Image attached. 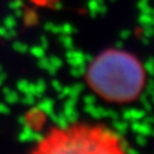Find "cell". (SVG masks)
Returning a JSON list of instances; mask_svg holds the SVG:
<instances>
[{
    "label": "cell",
    "mask_w": 154,
    "mask_h": 154,
    "mask_svg": "<svg viewBox=\"0 0 154 154\" xmlns=\"http://www.w3.org/2000/svg\"><path fill=\"white\" fill-rule=\"evenodd\" d=\"M153 80L152 79H149L148 80V83H147V88H146V92H147V96L148 97H153V95H154V90H153Z\"/></svg>",
    "instance_id": "cell-38"
},
{
    "label": "cell",
    "mask_w": 154,
    "mask_h": 154,
    "mask_svg": "<svg viewBox=\"0 0 154 154\" xmlns=\"http://www.w3.org/2000/svg\"><path fill=\"white\" fill-rule=\"evenodd\" d=\"M10 90H11V89H10L9 86H4V88H3V94H4V95H6V94H8Z\"/></svg>",
    "instance_id": "cell-54"
},
{
    "label": "cell",
    "mask_w": 154,
    "mask_h": 154,
    "mask_svg": "<svg viewBox=\"0 0 154 154\" xmlns=\"http://www.w3.org/2000/svg\"><path fill=\"white\" fill-rule=\"evenodd\" d=\"M22 5H23L22 0H11V2L9 3V8H10L12 11H14V10H16V9L22 8Z\"/></svg>",
    "instance_id": "cell-37"
},
{
    "label": "cell",
    "mask_w": 154,
    "mask_h": 154,
    "mask_svg": "<svg viewBox=\"0 0 154 154\" xmlns=\"http://www.w3.org/2000/svg\"><path fill=\"white\" fill-rule=\"evenodd\" d=\"M49 44H50V43H49V39H48V38H46L45 35H42V36H40V44H39V45L46 51V50L49 49Z\"/></svg>",
    "instance_id": "cell-41"
},
{
    "label": "cell",
    "mask_w": 154,
    "mask_h": 154,
    "mask_svg": "<svg viewBox=\"0 0 154 154\" xmlns=\"http://www.w3.org/2000/svg\"><path fill=\"white\" fill-rule=\"evenodd\" d=\"M6 28H16L17 26V18L14 16V15H10V16H6L4 18V24Z\"/></svg>",
    "instance_id": "cell-22"
},
{
    "label": "cell",
    "mask_w": 154,
    "mask_h": 154,
    "mask_svg": "<svg viewBox=\"0 0 154 154\" xmlns=\"http://www.w3.org/2000/svg\"><path fill=\"white\" fill-rule=\"evenodd\" d=\"M60 43L63 45V48H64L66 50L74 49L73 39L70 38V35H68V34H61V36H60Z\"/></svg>",
    "instance_id": "cell-14"
},
{
    "label": "cell",
    "mask_w": 154,
    "mask_h": 154,
    "mask_svg": "<svg viewBox=\"0 0 154 154\" xmlns=\"http://www.w3.org/2000/svg\"><path fill=\"white\" fill-rule=\"evenodd\" d=\"M131 130L135 132V134H142L144 136H152L153 134V129H152V125L150 124H147V123H141L140 120H134L132 124L130 125Z\"/></svg>",
    "instance_id": "cell-4"
},
{
    "label": "cell",
    "mask_w": 154,
    "mask_h": 154,
    "mask_svg": "<svg viewBox=\"0 0 154 154\" xmlns=\"http://www.w3.org/2000/svg\"><path fill=\"white\" fill-rule=\"evenodd\" d=\"M28 50H29V52H30L35 58H38V60L45 56V50H44L40 45H34V46L29 48Z\"/></svg>",
    "instance_id": "cell-17"
},
{
    "label": "cell",
    "mask_w": 154,
    "mask_h": 154,
    "mask_svg": "<svg viewBox=\"0 0 154 154\" xmlns=\"http://www.w3.org/2000/svg\"><path fill=\"white\" fill-rule=\"evenodd\" d=\"M125 153H128V154H138V150H137L136 148H131V147H128V148L125 149Z\"/></svg>",
    "instance_id": "cell-49"
},
{
    "label": "cell",
    "mask_w": 154,
    "mask_h": 154,
    "mask_svg": "<svg viewBox=\"0 0 154 154\" xmlns=\"http://www.w3.org/2000/svg\"><path fill=\"white\" fill-rule=\"evenodd\" d=\"M86 73V66H75L70 68V74L74 78H82Z\"/></svg>",
    "instance_id": "cell-15"
},
{
    "label": "cell",
    "mask_w": 154,
    "mask_h": 154,
    "mask_svg": "<svg viewBox=\"0 0 154 154\" xmlns=\"http://www.w3.org/2000/svg\"><path fill=\"white\" fill-rule=\"evenodd\" d=\"M75 32H76V28L73 24H70V23H63L62 26H60V34H68V35H70V34H73Z\"/></svg>",
    "instance_id": "cell-19"
},
{
    "label": "cell",
    "mask_w": 154,
    "mask_h": 154,
    "mask_svg": "<svg viewBox=\"0 0 154 154\" xmlns=\"http://www.w3.org/2000/svg\"><path fill=\"white\" fill-rule=\"evenodd\" d=\"M113 122V128H114V130L117 131L118 134H120V135H125L126 132H128V130H129V124H128V122L126 120H120L119 118L118 119H114V120H112Z\"/></svg>",
    "instance_id": "cell-11"
},
{
    "label": "cell",
    "mask_w": 154,
    "mask_h": 154,
    "mask_svg": "<svg viewBox=\"0 0 154 154\" xmlns=\"http://www.w3.org/2000/svg\"><path fill=\"white\" fill-rule=\"evenodd\" d=\"M83 101H84L85 104H96L97 98H96L95 95H85L84 98H83Z\"/></svg>",
    "instance_id": "cell-35"
},
{
    "label": "cell",
    "mask_w": 154,
    "mask_h": 154,
    "mask_svg": "<svg viewBox=\"0 0 154 154\" xmlns=\"http://www.w3.org/2000/svg\"><path fill=\"white\" fill-rule=\"evenodd\" d=\"M130 35H131V30H129V29H123L120 32V34H119L122 40H128L129 38H130Z\"/></svg>",
    "instance_id": "cell-42"
},
{
    "label": "cell",
    "mask_w": 154,
    "mask_h": 154,
    "mask_svg": "<svg viewBox=\"0 0 154 154\" xmlns=\"http://www.w3.org/2000/svg\"><path fill=\"white\" fill-rule=\"evenodd\" d=\"M45 70H48V73H49L50 75H52V76H55V75L57 74V70H58V69H57L56 67H54L52 64H50V63H49V66L46 67V69H45Z\"/></svg>",
    "instance_id": "cell-45"
},
{
    "label": "cell",
    "mask_w": 154,
    "mask_h": 154,
    "mask_svg": "<svg viewBox=\"0 0 154 154\" xmlns=\"http://www.w3.org/2000/svg\"><path fill=\"white\" fill-rule=\"evenodd\" d=\"M34 85H35V94H34V96L38 97V98L43 97V94L46 90V83H45V80L44 79H38L34 83Z\"/></svg>",
    "instance_id": "cell-12"
},
{
    "label": "cell",
    "mask_w": 154,
    "mask_h": 154,
    "mask_svg": "<svg viewBox=\"0 0 154 154\" xmlns=\"http://www.w3.org/2000/svg\"><path fill=\"white\" fill-rule=\"evenodd\" d=\"M69 86H62V89L58 91V98L60 100H66L68 96H69Z\"/></svg>",
    "instance_id": "cell-31"
},
{
    "label": "cell",
    "mask_w": 154,
    "mask_h": 154,
    "mask_svg": "<svg viewBox=\"0 0 154 154\" xmlns=\"http://www.w3.org/2000/svg\"><path fill=\"white\" fill-rule=\"evenodd\" d=\"M45 140V136L42 132H33V140L32 142H38V143H43V141Z\"/></svg>",
    "instance_id": "cell-36"
},
{
    "label": "cell",
    "mask_w": 154,
    "mask_h": 154,
    "mask_svg": "<svg viewBox=\"0 0 154 154\" xmlns=\"http://www.w3.org/2000/svg\"><path fill=\"white\" fill-rule=\"evenodd\" d=\"M97 8H98V4L95 2V0H89L88 3V9H89V14L92 18H96V16L98 15L97 14Z\"/></svg>",
    "instance_id": "cell-21"
},
{
    "label": "cell",
    "mask_w": 154,
    "mask_h": 154,
    "mask_svg": "<svg viewBox=\"0 0 154 154\" xmlns=\"http://www.w3.org/2000/svg\"><path fill=\"white\" fill-rule=\"evenodd\" d=\"M66 60L70 64V67L86 66V62L84 60V52H82L79 50H74V49L67 50V52H66Z\"/></svg>",
    "instance_id": "cell-3"
},
{
    "label": "cell",
    "mask_w": 154,
    "mask_h": 154,
    "mask_svg": "<svg viewBox=\"0 0 154 154\" xmlns=\"http://www.w3.org/2000/svg\"><path fill=\"white\" fill-rule=\"evenodd\" d=\"M84 112L88 113L90 117H92L95 119L106 118V108L96 106V104H85L84 106Z\"/></svg>",
    "instance_id": "cell-7"
},
{
    "label": "cell",
    "mask_w": 154,
    "mask_h": 154,
    "mask_svg": "<svg viewBox=\"0 0 154 154\" xmlns=\"http://www.w3.org/2000/svg\"><path fill=\"white\" fill-rule=\"evenodd\" d=\"M115 48H117L118 50H122L124 48V43L123 42H117V43H115Z\"/></svg>",
    "instance_id": "cell-52"
},
{
    "label": "cell",
    "mask_w": 154,
    "mask_h": 154,
    "mask_svg": "<svg viewBox=\"0 0 154 154\" xmlns=\"http://www.w3.org/2000/svg\"><path fill=\"white\" fill-rule=\"evenodd\" d=\"M148 39H149V38H146V36H143L142 43H143V44H146V45H148Z\"/></svg>",
    "instance_id": "cell-55"
},
{
    "label": "cell",
    "mask_w": 154,
    "mask_h": 154,
    "mask_svg": "<svg viewBox=\"0 0 154 154\" xmlns=\"http://www.w3.org/2000/svg\"><path fill=\"white\" fill-rule=\"evenodd\" d=\"M33 129L29 126V124H26L22 126L21 132L18 134V140L21 142H32L33 140Z\"/></svg>",
    "instance_id": "cell-9"
},
{
    "label": "cell",
    "mask_w": 154,
    "mask_h": 154,
    "mask_svg": "<svg viewBox=\"0 0 154 154\" xmlns=\"http://www.w3.org/2000/svg\"><path fill=\"white\" fill-rule=\"evenodd\" d=\"M6 27L5 26H0V36H3L4 38V35H5V33H6Z\"/></svg>",
    "instance_id": "cell-51"
},
{
    "label": "cell",
    "mask_w": 154,
    "mask_h": 154,
    "mask_svg": "<svg viewBox=\"0 0 154 154\" xmlns=\"http://www.w3.org/2000/svg\"><path fill=\"white\" fill-rule=\"evenodd\" d=\"M135 141L140 147H144L147 144V136H144L142 134H137L135 137Z\"/></svg>",
    "instance_id": "cell-29"
},
{
    "label": "cell",
    "mask_w": 154,
    "mask_h": 154,
    "mask_svg": "<svg viewBox=\"0 0 154 154\" xmlns=\"http://www.w3.org/2000/svg\"><path fill=\"white\" fill-rule=\"evenodd\" d=\"M110 2H112V3H114V2H117V0H110Z\"/></svg>",
    "instance_id": "cell-58"
},
{
    "label": "cell",
    "mask_w": 154,
    "mask_h": 154,
    "mask_svg": "<svg viewBox=\"0 0 154 154\" xmlns=\"http://www.w3.org/2000/svg\"><path fill=\"white\" fill-rule=\"evenodd\" d=\"M28 83H29V82L26 80V79H21V80H18L17 84H16L17 90L21 91L22 94H27V92H28Z\"/></svg>",
    "instance_id": "cell-26"
},
{
    "label": "cell",
    "mask_w": 154,
    "mask_h": 154,
    "mask_svg": "<svg viewBox=\"0 0 154 154\" xmlns=\"http://www.w3.org/2000/svg\"><path fill=\"white\" fill-rule=\"evenodd\" d=\"M153 15L152 14H144V12H141L140 17H138V22L142 26H146V24H150L153 26Z\"/></svg>",
    "instance_id": "cell-18"
},
{
    "label": "cell",
    "mask_w": 154,
    "mask_h": 154,
    "mask_svg": "<svg viewBox=\"0 0 154 154\" xmlns=\"http://www.w3.org/2000/svg\"><path fill=\"white\" fill-rule=\"evenodd\" d=\"M96 138H91L88 134H75L56 141L43 150L49 153H106L109 149Z\"/></svg>",
    "instance_id": "cell-2"
},
{
    "label": "cell",
    "mask_w": 154,
    "mask_h": 154,
    "mask_svg": "<svg viewBox=\"0 0 154 154\" xmlns=\"http://www.w3.org/2000/svg\"><path fill=\"white\" fill-rule=\"evenodd\" d=\"M144 70H146L149 75H153L154 68H153V60H152V58H148V60L144 62Z\"/></svg>",
    "instance_id": "cell-32"
},
{
    "label": "cell",
    "mask_w": 154,
    "mask_h": 154,
    "mask_svg": "<svg viewBox=\"0 0 154 154\" xmlns=\"http://www.w3.org/2000/svg\"><path fill=\"white\" fill-rule=\"evenodd\" d=\"M51 86H52V89H54L55 91H57V92H58V91L62 89V86H63V85L61 84V82H60V80L54 79V80L51 82Z\"/></svg>",
    "instance_id": "cell-43"
},
{
    "label": "cell",
    "mask_w": 154,
    "mask_h": 154,
    "mask_svg": "<svg viewBox=\"0 0 154 154\" xmlns=\"http://www.w3.org/2000/svg\"><path fill=\"white\" fill-rule=\"evenodd\" d=\"M16 36H17V32H16L15 28H8L6 33L4 35V38H5V39H8V40H11V39H14V38H16Z\"/></svg>",
    "instance_id": "cell-33"
},
{
    "label": "cell",
    "mask_w": 154,
    "mask_h": 154,
    "mask_svg": "<svg viewBox=\"0 0 154 154\" xmlns=\"http://www.w3.org/2000/svg\"><path fill=\"white\" fill-rule=\"evenodd\" d=\"M142 33H143V36L150 38L153 35V26H150V24L142 26Z\"/></svg>",
    "instance_id": "cell-30"
},
{
    "label": "cell",
    "mask_w": 154,
    "mask_h": 154,
    "mask_svg": "<svg viewBox=\"0 0 154 154\" xmlns=\"http://www.w3.org/2000/svg\"><path fill=\"white\" fill-rule=\"evenodd\" d=\"M106 118H109L112 120L119 118V113L114 109H106Z\"/></svg>",
    "instance_id": "cell-34"
},
{
    "label": "cell",
    "mask_w": 154,
    "mask_h": 154,
    "mask_svg": "<svg viewBox=\"0 0 154 154\" xmlns=\"http://www.w3.org/2000/svg\"><path fill=\"white\" fill-rule=\"evenodd\" d=\"M95 2H96L97 4H102V3H104V0H95Z\"/></svg>",
    "instance_id": "cell-56"
},
{
    "label": "cell",
    "mask_w": 154,
    "mask_h": 154,
    "mask_svg": "<svg viewBox=\"0 0 154 154\" xmlns=\"http://www.w3.org/2000/svg\"><path fill=\"white\" fill-rule=\"evenodd\" d=\"M137 8L140 9L141 12H144V14H152V15H153V9L149 6L148 2H143V0H140L138 4H137Z\"/></svg>",
    "instance_id": "cell-24"
},
{
    "label": "cell",
    "mask_w": 154,
    "mask_h": 154,
    "mask_svg": "<svg viewBox=\"0 0 154 154\" xmlns=\"http://www.w3.org/2000/svg\"><path fill=\"white\" fill-rule=\"evenodd\" d=\"M54 8H55L56 10H61V9H62V3H61V2H56V3L54 4Z\"/></svg>",
    "instance_id": "cell-53"
},
{
    "label": "cell",
    "mask_w": 154,
    "mask_h": 154,
    "mask_svg": "<svg viewBox=\"0 0 154 154\" xmlns=\"http://www.w3.org/2000/svg\"><path fill=\"white\" fill-rule=\"evenodd\" d=\"M49 66V58L48 57H42L39 58V62H38V67L42 68V69H46V67Z\"/></svg>",
    "instance_id": "cell-40"
},
{
    "label": "cell",
    "mask_w": 154,
    "mask_h": 154,
    "mask_svg": "<svg viewBox=\"0 0 154 154\" xmlns=\"http://www.w3.org/2000/svg\"><path fill=\"white\" fill-rule=\"evenodd\" d=\"M69 89H70L69 96L74 97V98H78L80 96V94L83 92V90H84V84L83 83H75L72 86H69Z\"/></svg>",
    "instance_id": "cell-13"
},
{
    "label": "cell",
    "mask_w": 154,
    "mask_h": 154,
    "mask_svg": "<svg viewBox=\"0 0 154 154\" xmlns=\"http://www.w3.org/2000/svg\"><path fill=\"white\" fill-rule=\"evenodd\" d=\"M5 96V101H6V103L8 104H15V103H17V102H20V95H18V92H16V91H12V90H10L6 95H4Z\"/></svg>",
    "instance_id": "cell-16"
},
{
    "label": "cell",
    "mask_w": 154,
    "mask_h": 154,
    "mask_svg": "<svg viewBox=\"0 0 154 154\" xmlns=\"http://www.w3.org/2000/svg\"><path fill=\"white\" fill-rule=\"evenodd\" d=\"M5 79H6V74L4 72H0V86H3Z\"/></svg>",
    "instance_id": "cell-50"
},
{
    "label": "cell",
    "mask_w": 154,
    "mask_h": 154,
    "mask_svg": "<svg viewBox=\"0 0 154 154\" xmlns=\"http://www.w3.org/2000/svg\"><path fill=\"white\" fill-rule=\"evenodd\" d=\"M0 72H4V68H3V64H0Z\"/></svg>",
    "instance_id": "cell-57"
},
{
    "label": "cell",
    "mask_w": 154,
    "mask_h": 154,
    "mask_svg": "<svg viewBox=\"0 0 154 154\" xmlns=\"http://www.w3.org/2000/svg\"><path fill=\"white\" fill-rule=\"evenodd\" d=\"M141 103L143 104L144 112H150V109H152V104H150V102H149V100H148L147 94H144V95L141 96Z\"/></svg>",
    "instance_id": "cell-28"
},
{
    "label": "cell",
    "mask_w": 154,
    "mask_h": 154,
    "mask_svg": "<svg viewBox=\"0 0 154 154\" xmlns=\"http://www.w3.org/2000/svg\"><path fill=\"white\" fill-rule=\"evenodd\" d=\"M17 123H18L21 126H23V125L28 124V119H27L26 117H18V118H17Z\"/></svg>",
    "instance_id": "cell-47"
},
{
    "label": "cell",
    "mask_w": 154,
    "mask_h": 154,
    "mask_svg": "<svg viewBox=\"0 0 154 154\" xmlns=\"http://www.w3.org/2000/svg\"><path fill=\"white\" fill-rule=\"evenodd\" d=\"M12 48H14L15 51H17L20 54H26V52H28V49H29L28 45L22 43V42H14L12 43Z\"/></svg>",
    "instance_id": "cell-20"
},
{
    "label": "cell",
    "mask_w": 154,
    "mask_h": 154,
    "mask_svg": "<svg viewBox=\"0 0 154 154\" xmlns=\"http://www.w3.org/2000/svg\"><path fill=\"white\" fill-rule=\"evenodd\" d=\"M14 16H15L16 18H22V16H23V11H22V8L14 10Z\"/></svg>",
    "instance_id": "cell-46"
},
{
    "label": "cell",
    "mask_w": 154,
    "mask_h": 154,
    "mask_svg": "<svg viewBox=\"0 0 154 154\" xmlns=\"http://www.w3.org/2000/svg\"><path fill=\"white\" fill-rule=\"evenodd\" d=\"M63 113L67 117L69 123H76V120L79 119V112L76 110L75 107H70V106H64L63 107Z\"/></svg>",
    "instance_id": "cell-10"
},
{
    "label": "cell",
    "mask_w": 154,
    "mask_h": 154,
    "mask_svg": "<svg viewBox=\"0 0 154 154\" xmlns=\"http://www.w3.org/2000/svg\"><path fill=\"white\" fill-rule=\"evenodd\" d=\"M92 89L110 101H131L137 97L144 83V72L130 54L107 51L94 58L88 70Z\"/></svg>",
    "instance_id": "cell-1"
},
{
    "label": "cell",
    "mask_w": 154,
    "mask_h": 154,
    "mask_svg": "<svg viewBox=\"0 0 154 154\" xmlns=\"http://www.w3.org/2000/svg\"><path fill=\"white\" fill-rule=\"evenodd\" d=\"M84 60H85V62L91 63L92 60H94V56H92L91 54H84Z\"/></svg>",
    "instance_id": "cell-48"
},
{
    "label": "cell",
    "mask_w": 154,
    "mask_h": 154,
    "mask_svg": "<svg viewBox=\"0 0 154 154\" xmlns=\"http://www.w3.org/2000/svg\"><path fill=\"white\" fill-rule=\"evenodd\" d=\"M144 115H146L144 110H141L137 108H129L123 112L122 117L126 122H134V120H142Z\"/></svg>",
    "instance_id": "cell-5"
},
{
    "label": "cell",
    "mask_w": 154,
    "mask_h": 154,
    "mask_svg": "<svg viewBox=\"0 0 154 154\" xmlns=\"http://www.w3.org/2000/svg\"><path fill=\"white\" fill-rule=\"evenodd\" d=\"M44 29L46 32H50V33H54V34H60V26H57L52 22H46L44 24Z\"/></svg>",
    "instance_id": "cell-25"
},
{
    "label": "cell",
    "mask_w": 154,
    "mask_h": 154,
    "mask_svg": "<svg viewBox=\"0 0 154 154\" xmlns=\"http://www.w3.org/2000/svg\"><path fill=\"white\" fill-rule=\"evenodd\" d=\"M54 106H55L54 101H52L51 98L48 97V98H43L39 103H38L36 109H39V110L44 112L45 114H50L51 112H54Z\"/></svg>",
    "instance_id": "cell-8"
},
{
    "label": "cell",
    "mask_w": 154,
    "mask_h": 154,
    "mask_svg": "<svg viewBox=\"0 0 154 154\" xmlns=\"http://www.w3.org/2000/svg\"><path fill=\"white\" fill-rule=\"evenodd\" d=\"M24 96L22 97V98H20V101L24 104V106H34V103H35V96L34 95H32V94H23Z\"/></svg>",
    "instance_id": "cell-23"
},
{
    "label": "cell",
    "mask_w": 154,
    "mask_h": 154,
    "mask_svg": "<svg viewBox=\"0 0 154 154\" xmlns=\"http://www.w3.org/2000/svg\"><path fill=\"white\" fill-rule=\"evenodd\" d=\"M10 112H11V109L8 106V103H2V102H0V114L8 115V114H10Z\"/></svg>",
    "instance_id": "cell-39"
},
{
    "label": "cell",
    "mask_w": 154,
    "mask_h": 154,
    "mask_svg": "<svg viewBox=\"0 0 154 154\" xmlns=\"http://www.w3.org/2000/svg\"><path fill=\"white\" fill-rule=\"evenodd\" d=\"M49 117H50V119L61 129V130H68V128H69V122H68V119H67V117L64 115V113L63 112H60V113H55V112H51L50 114H48Z\"/></svg>",
    "instance_id": "cell-6"
},
{
    "label": "cell",
    "mask_w": 154,
    "mask_h": 154,
    "mask_svg": "<svg viewBox=\"0 0 154 154\" xmlns=\"http://www.w3.org/2000/svg\"><path fill=\"white\" fill-rule=\"evenodd\" d=\"M107 11H108V8L104 3L98 4V8H97V14L98 15H104V14H107Z\"/></svg>",
    "instance_id": "cell-44"
},
{
    "label": "cell",
    "mask_w": 154,
    "mask_h": 154,
    "mask_svg": "<svg viewBox=\"0 0 154 154\" xmlns=\"http://www.w3.org/2000/svg\"><path fill=\"white\" fill-rule=\"evenodd\" d=\"M49 63L52 64L54 67H56L57 69H60L62 67V64H63V61L57 56H51V57H49Z\"/></svg>",
    "instance_id": "cell-27"
}]
</instances>
